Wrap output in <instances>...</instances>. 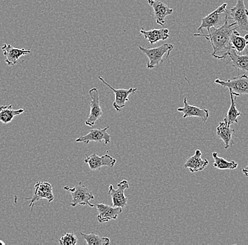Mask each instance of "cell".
Wrapping results in <instances>:
<instances>
[{
	"mask_svg": "<svg viewBox=\"0 0 248 245\" xmlns=\"http://www.w3.org/2000/svg\"><path fill=\"white\" fill-rule=\"evenodd\" d=\"M147 2L153 7L156 24L162 26H164L166 23V17L171 15L173 14V9L170 8L162 1H158V0H147Z\"/></svg>",
	"mask_w": 248,
	"mask_h": 245,
	"instance_id": "obj_14",
	"label": "cell"
},
{
	"mask_svg": "<svg viewBox=\"0 0 248 245\" xmlns=\"http://www.w3.org/2000/svg\"><path fill=\"white\" fill-rule=\"evenodd\" d=\"M215 82L223 88H229L230 92L236 97L246 94L248 95V77L246 74L226 81L217 79Z\"/></svg>",
	"mask_w": 248,
	"mask_h": 245,
	"instance_id": "obj_5",
	"label": "cell"
},
{
	"mask_svg": "<svg viewBox=\"0 0 248 245\" xmlns=\"http://www.w3.org/2000/svg\"><path fill=\"white\" fill-rule=\"evenodd\" d=\"M40 199H46L49 202H52L54 199L53 189L52 184L49 182H38L35 185V190L32 196L26 198V200H30L29 206L31 209H33L35 202Z\"/></svg>",
	"mask_w": 248,
	"mask_h": 245,
	"instance_id": "obj_7",
	"label": "cell"
},
{
	"mask_svg": "<svg viewBox=\"0 0 248 245\" xmlns=\"http://www.w3.org/2000/svg\"><path fill=\"white\" fill-rule=\"evenodd\" d=\"M225 15L224 24L218 28H211L208 33H195L194 36L204 37L212 45V55L218 60H225L228 57V52L232 48L230 37L234 30L238 29L235 23L229 24V19L227 15Z\"/></svg>",
	"mask_w": 248,
	"mask_h": 245,
	"instance_id": "obj_1",
	"label": "cell"
},
{
	"mask_svg": "<svg viewBox=\"0 0 248 245\" xmlns=\"http://www.w3.org/2000/svg\"><path fill=\"white\" fill-rule=\"evenodd\" d=\"M98 78L102 83H105L110 89L114 91V94H115V100L113 103V107H114V110L117 112H121L122 108L125 106V103L129 100L128 96L131 94H136V91H138L137 88H130L129 89H121V88L120 89H116L107 83L102 77H99Z\"/></svg>",
	"mask_w": 248,
	"mask_h": 245,
	"instance_id": "obj_10",
	"label": "cell"
},
{
	"mask_svg": "<svg viewBox=\"0 0 248 245\" xmlns=\"http://www.w3.org/2000/svg\"><path fill=\"white\" fill-rule=\"evenodd\" d=\"M229 20H232L238 29L248 33V10L245 5L244 0H237L236 4L229 12L226 11Z\"/></svg>",
	"mask_w": 248,
	"mask_h": 245,
	"instance_id": "obj_4",
	"label": "cell"
},
{
	"mask_svg": "<svg viewBox=\"0 0 248 245\" xmlns=\"http://www.w3.org/2000/svg\"><path fill=\"white\" fill-rule=\"evenodd\" d=\"M128 188H129V183L125 180L118 183L116 190L114 188L112 184H110L108 187V195L111 196L114 207H120L124 209L126 206L128 198L125 196L124 192Z\"/></svg>",
	"mask_w": 248,
	"mask_h": 245,
	"instance_id": "obj_8",
	"label": "cell"
},
{
	"mask_svg": "<svg viewBox=\"0 0 248 245\" xmlns=\"http://www.w3.org/2000/svg\"><path fill=\"white\" fill-rule=\"evenodd\" d=\"M229 60L227 63H232V67L248 72V53L244 55H238V52L233 48H231L228 52Z\"/></svg>",
	"mask_w": 248,
	"mask_h": 245,
	"instance_id": "obj_19",
	"label": "cell"
},
{
	"mask_svg": "<svg viewBox=\"0 0 248 245\" xmlns=\"http://www.w3.org/2000/svg\"><path fill=\"white\" fill-rule=\"evenodd\" d=\"M1 49L5 57V63L9 66H15L18 63L20 57L32 53V51L30 49H25L24 48L19 49L8 44L3 45Z\"/></svg>",
	"mask_w": 248,
	"mask_h": 245,
	"instance_id": "obj_13",
	"label": "cell"
},
{
	"mask_svg": "<svg viewBox=\"0 0 248 245\" xmlns=\"http://www.w3.org/2000/svg\"><path fill=\"white\" fill-rule=\"evenodd\" d=\"M173 48L174 47L173 45L169 44V43H164L159 47L151 48V49L139 46V49L149 59V63L147 65V68L148 69H154L155 66H157L159 64L164 63L163 57L167 53V58H168Z\"/></svg>",
	"mask_w": 248,
	"mask_h": 245,
	"instance_id": "obj_3",
	"label": "cell"
},
{
	"mask_svg": "<svg viewBox=\"0 0 248 245\" xmlns=\"http://www.w3.org/2000/svg\"><path fill=\"white\" fill-rule=\"evenodd\" d=\"M84 162L89 165L91 170L95 171V170H100L101 167L103 166L114 167L116 164V160L108 153L102 156H99L97 153H93L91 156H87L85 158Z\"/></svg>",
	"mask_w": 248,
	"mask_h": 245,
	"instance_id": "obj_11",
	"label": "cell"
},
{
	"mask_svg": "<svg viewBox=\"0 0 248 245\" xmlns=\"http://www.w3.org/2000/svg\"><path fill=\"white\" fill-rule=\"evenodd\" d=\"M95 206L99 212L97 221L100 223H108L111 220L117 219L119 214L122 213V208L114 207L104 204H97Z\"/></svg>",
	"mask_w": 248,
	"mask_h": 245,
	"instance_id": "obj_16",
	"label": "cell"
},
{
	"mask_svg": "<svg viewBox=\"0 0 248 245\" xmlns=\"http://www.w3.org/2000/svg\"><path fill=\"white\" fill-rule=\"evenodd\" d=\"M23 108L14 110L12 105H1L0 106V122L4 124H8L12 122L16 116L19 115L24 113Z\"/></svg>",
	"mask_w": 248,
	"mask_h": 245,
	"instance_id": "obj_21",
	"label": "cell"
},
{
	"mask_svg": "<svg viewBox=\"0 0 248 245\" xmlns=\"http://www.w3.org/2000/svg\"><path fill=\"white\" fill-rule=\"evenodd\" d=\"M201 156V150L197 149L193 156L187 158L184 167L188 168L191 173L202 171L209 165V161L207 159H202Z\"/></svg>",
	"mask_w": 248,
	"mask_h": 245,
	"instance_id": "obj_17",
	"label": "cell"
},
{
	"mask_svg": "<svg viewBox=\"0 0 248 245\" xmlns=\"http://www.w3.org/2000/svg\"><path fill=\"white\" fill-rule=\"evenodd\" d=\"M226 7L227 4L224 3L207 16L202 18L201 25L198 29V32H202L203 29H207V32H209L211 28H218V25L220 24V16L221 14L226 13L227 11Z\"/></svg>",
	"mask_w": 248,
	"mask_h": 245,
	"instance_id": "obj_12",
	"label": "cell"
},
{
	"mask_svg": "<svg viewBox=\"0 0 248 245\" xmlns=\"http://www.w3.org/2000/svg\"><path fill=\"white\" fill-rule=\"evenodd\" d=\"M109 127H106L104 129H93L90 130L88 134L85 136L78 138L76 142H83L88 144L90 142H94L108 144L111 142V135L108 134V130Z\"/></svg>",
	"mask_w": 248,
	"mask_h": 245,
	"instance_id": "obj_9",
	"label": "cell"
},
{
	"mask_svg": "<svg viewBox=\"0 0 248 245\" xmlns=\"http://www.w3.org/2000/svg\"><path fill=\"white\" fill-rule=\"evenodd\" d=\"M243 170H246V171H248V165L247 167H245L244 169H243Z\"/></svg>",
	"mask_w": 248,
	"mask_h": 245,
	"instance_id": "obj_29",
	"label": "cell"
},
{
	"mask_svg": "<svg viewBox=\"0 0 248 245\" xmlns=\"http://www.w3.org/2000/svg\"><path fill=\"white\" fill-rule=\"evenodd\" d=\"M184 107L183 108H178V112L184 113V118L186 117H199L202 119L204 123L207 122V119L209 117V111L207 109H203V108H198V107L190 105L187 101V98H184Z\"/></svg>",
	"mask_w": 248,
	"mask_h": 245,
	"instance_id": "obj_15",
	"label": "cell"
},
{
	"mask_svg": "<svg viewBox=\"0 0 248 245\" xmlns=\"http://www.w3.org/2000/svg\"><path fill=\"white\" fill-rule=\"evenodd\" d=\"M231 96V106L229 108V111L226 114V117L224 119V122L226 125H233L235 123H238V117L241 116L242 114L238 111L236 108V104H235V100H236V96L233 95L232 93L230 92Z\"/></svg>",
	"mask_w": 248,
	"mask_h": 245,
	"instance_id": "obj_22",
	"label": "cell"
},
{
	"mask_svg": "<svg viewBox=\"0 0 248 245\" xmlns=\"http://www.w3.org/2000/svg\"><path fill=\"white\" fill-rule=\"evenodd\" d=\"M234 130L231 129L230 126L226 125L224 122H221L217 127V134L225 144V149L232 147L233 141L232 140V134Z\"/></svg>",
	"mask_w": 248,
	"mask_h": 245,
	"instance_id": "obj_20",
	"label": "cell"
},
{
	"mask_svg": "<svg viewBox=\"0 0 248 245\" xmlns=\"http://www.w3.org/2000/svg\"><path fill=\"white\" fill-rule=\"evenodd\" d=\"M91 96V111L88 119L85 122V125L88 127H93L96 122L102 116L103 112L100 107V96L97 88H91L89 91Z\"/></svg>",
	"mask_w": 248,
	"mask_h": 245,
	"instance_id": "obj_6",
	"label": "cell"
},
{
	"mask_svg": "<svg viewBox=\"0 0 248 245\" xmlns=\"http://www.w3.org/2000/svg\"><path fill=\"white\" fill-rule=\"evenodd\" d=\"M242 172H243V174L246 175V176L248 177V171H246V170H242Z\"/></svg>",
	"mask_w": 248,
	"mask_h": 245,
	"instance_id": "obj_27",
	"label": "cell"
},
{
	"mask_svg": "<svg viewBox=\"0 0 248 245\" xmlns=\"http://www.w3.org/2000/svg\"><path fill=\"white\" fill-rule=\"evenodd\" d=\"M212 157L215 160L213 167L219 170H234L238 167V163L235 161H228L224 158L219 157L218 153L214 152L212 153Z\"/></svg>",
	"mask_w": 248,
	"mask_h": 245,
	"instance_id": "obj_24",
	"label": "cell"
},
{
	"mask_svg": "<svg viewBox=\"0 0 248 245\" xmlns=\"http://www.w3.org/2000/svg\"><path fill=\"white\" fill-rule=\"evenodd\" d=\"M6 243L3 242L2 240H0V245H5Z\"/></svg>",
	"mask_w": 248,
	"mask_h": 245,
	"instance_id": "obj_28",
	"label": "cell"
},
{
	"mask_svg": "<svg viewBox=\"0 0 248 245\" xmlns=\"http://www.w3.org/2000/svg\"><path fill=\"white\" fill-rule=\"evenodd\" d=\"M230 40L232 48L235 49L238 53H241L247 48L248 40L245 37L240 36L239 32H237L236 30H234L232 32Z\"/></svg>",
	"mask_w": 248,
	"mask_h": 245,
	"instance_id": "obj_23",
	"label": "cell"
},
{
	"mask_svg": "<svg viewBox=\"0 0 248 245\" xmlns=\"http://www.w3.org/2000/svg\"><path fill=\"white\" fill-rule=\"evenodd\" d=\"M88 245H108L111 243L110 239L107 237H100L97 234L92 232L90 234H85L80 232Z\"/></svg>",
	"mask_w": 248,
	"mask_h": 245,
	"instance_id": "obj_25",
	"label": "cell"
},
{
	"mask_svg": "<svg viewBox=\"0 0 248 245\" xmlns=\"http://www.w3.org/2000/svg\"><path fill=\"white\" fill-rule=\"evenodd\" d=\"M63 190L68 191L71 193L72 196V201L70 205L72 207H76L78 205L89 206L90 207H94V204H91V200L94 198L91 191L83 185L81 182H78L77 185L71 187L70 186H65Z\"/></svg>",
	"mask_w": 248,
	"mask_h": 245,
	"instance_id": "obj_2",
	"label": "cell"
},
{
	"mask_svg": "<svg viewBox=\"0 0 248 245\" xmlns=\"http://www.w3.org/2000/svg\"><path fill=\"white\" fill-rule=\"evenodd\" d=\"M59 242L61 245H76L78 243V238L73 232H66L60 239Z\"/></svg>",
	"mask_w": 248,
	"mask_h": 245,
	"instance_id": "obj_26",
	"label": "cell"
},
{
	"mask_svg": "<svg viewBox=\"0 0 248 245\" xmlns=\"http://www.w3.org/2000/svg\"><path fill=\"white\" fill-rule=\"evenodd\" d=\"M140 35L145 39L148 40L150 44H155L159 40L164 41L170 38V30L168 29H153V30L145 31L142 29L140 31Z\"/></svg>",
	"mask_w": 248,
	"mask_h": 245,
	"instance_id": "obj_18",
	"label": "cell"
}]
</instances>
